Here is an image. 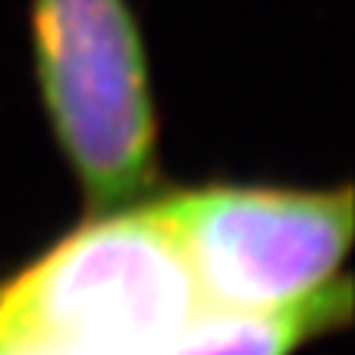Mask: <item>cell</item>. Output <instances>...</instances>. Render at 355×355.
<instances>
[{
    "label": "cell",
    "mask_w": 355,
    "mask_h": 355,
    "mask_svg": "<svg viewBox=\"0 0 355 355\" xmlns=\"http://www.w3.org/2000/svg\"><path fill=\"white\" fill-rule=\"evenodd\" d=\"M204 306L286 309L343 283L352 188L204 184L155 198Z\"/></svg>",
    "instance_id": "3"
},
{
    "label": "cell",
    "mask_w": 355,
    "mask_h": 355,
    "mask_svg": "<svg viewBox=\"0 0 355 355\" xmlns=\"http://www.w3.org/2000/svg\"><path fill=\"white\" fill-rule=\"evenodd\" d=\"M352 319L349 277L332 290L286 309L201 306L178 339L175 355H296Z\"/></svg>",
    "instance_id": "4"
},
{
    "label": "cell",
    "mask_w": 355,
    "mask_h": 355,
    "mask_svg": "<svg viewBox=\"0 0 355 355\" xmlns=\"http://www.w3.org/2000/svg\"><path fill=\"white\" fill-rule=\"evenodd\" d=\"M155 201L92 214L0 279V355H175L201 309Z\"/></svg>",
    "instance_id": "1"
},
{
    "label": "cell",
    "mask_w": 355,
    "mask_h": 355,
    "mask_svg": "<svg viewBox=\"0 0 355 355\" xmlns=\"http://www.w3.org/2000/svg\"><path fill=\"white\" fill-rule=\"evenodd\" d=\"M40 99L89 214L152 198L158 112L128 0H30Z\"/></svg>",
    "instance_id": "2"
}]
</instances>
